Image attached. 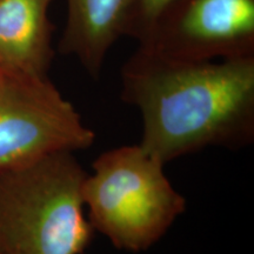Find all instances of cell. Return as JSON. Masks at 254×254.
<instances>
[{
    "instance_id": "6da1fadb",
    "label": "cell",
    "mask_w": 254,
    "mask_h": 254,
    "mask_svg": "<svg viewBox=\"0 0 254 254\" xmlns=\"http://www.w3.org/2000/svg\"><path fill=\"white\" fill-rule=\"evenodd\" d=\"M120 95L140 112L139 144L165 165L254 140V57L190 62L138 47L122 68Z\"/></svg>"
},
{
    "instance_id": "7a4b0ae2",
    "label": "cell",
    "mask_w": 254,
    "mask_h": 254,
    "mask_svg": "<svg viewBox=\"0 0 254 254\" xmlns=\"http://www.w3.org/2000/svg\"><path fill=\"white\" fill-rule=\"evenodd\" d=\"M86 176L68 151L0 174V254H84L94 236Z\"/></svg>"
},
{
    "instance_id": "3957f363",
    "label": "cell",
    "mask_w": 254,
    "mask_h": 254,
    "mask_svg": "<svg viewBox=\"0 0 254 254\" xmlns=\"http://www.w3.org/2000/svg\"><path fill=\"white\" fill-rule=\"evenodd\" d=\"M164 168L140 144L120 146L95 159L82 186L94 232L126 252H142L157 244L186 211V199Z\"/></svg>"
},
{
    "instance_id": "277c9868",
    "label": "cell",
    "mask_w": 254,
    "mask_h": 254,
    "mask_svg": "<svg viewBox=\"0 0 254 254\" xmlns=\"http://www.w3.org/2000/svg\"><path fill=\"white\" fill-rule=\"evenodd\" d=\"M95 133L49 77L2 73L0 174L57 153L86 150Z\"/></svg>"
},
{
    "instance_id": "5b68a950",
    "label": "cell",
    "mask_w": 254,
    "mask_h": 254,
    "mask_svg": "<svg viewBox=\"0 0 254 254\" xmlns=\"http://www.w3.org/2000/svg\"><path fill=\"white\" fill-rule=\"evenodd\" d=\"M138 47L190 62L254 57V0H174Z\"/></svg>"
},
{
    "instance_id": "8992f818",
    "label": "cell",
    "mask_w": 254,
    "mask_h": 254,
    "mask_svg": "<svg viewBox=\"0 0 254 254\" xmlns=\"http://www.w3.org/2000/svg\"><path fill=\"white\" fill-rule=\"evenodd\" d=\"M53 0H0V71L49 77L55 59Z\"/></svg>"
},
{
    "instance_id": "52a82bcc",
    "label": "cell",
    "mask_w": 254,
    "mask_h": 254,
    "mask_svg": "<svg viewBox=\"0 0 254 254\" xmlns=\"http://www.w3.org/2000/svg\"><path fill=\"white\" fill-rule=\"evenodd\" d=\"M127 0H67V18L58 51L99 79L110 50L125 37Z\"/></svg>"
},
{
    "instance_id": "ba28073f",
    "label": "cell",
    "mask_w": 254,
    "mask_h": 254,
    "mask_svg": "<svg viewBox=\"0 0 254 254\" xmlns=\"http://www.w3.org/2000/svg\"><path fill=\"white\" fill-rule=\"evenodd\" d=\"M174 0H127L125 37L134 39L138 45L147 39L163 12Z\"/></svg>"
},
{
    "instance_id": "9c48e42d",
    "label": "cell",
    "mask_w": 254,
    "mask_h": 254,
    "mask_svg": "<svg viewBox=\"0 0 254 254\" xmlns=\"http://www.w3.org/2000/svg\"><path fill=\"white\" fill-rule=\"evenodd\" d=\"M2 73H4V72H2V71H0V79H1V77H2Z\"/></svg>"
}]
</instances>
